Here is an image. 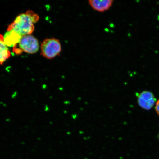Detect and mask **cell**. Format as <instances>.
I'll use <instances>...</instances> for the list:
<instances>
[{"instance_id": "cell-1", "label": "cell", "mask_w": 159, "mask_h": 159, "mask_svg": "<svg viewBox=\"0 0 159 159\" xmlns=\"http://www.w3.org/2000/svg\"><path fill=\"white\" fill-rule=\"evenodd\" d=\"M39 19L38 15L29 10L26 13L18 16L14 21L9 25L7 31L13 30L22 37L31 35L34 30V24L36 23Z\"/></svg>"}, {"instance_id": "cell-2", "label": "cell", "mask_w": 159, "mask_h": 159, "mask_svg": "<svg viewBox=\"0 0 159 159\" xmlns=\"http://www.w3.org/2000/svg\"><path fill=\"white\" fill-rule=\"evenodd\" d=\"M19 44V48H13V51L16 54H20L25 52L33 54L36 53L39 48L38 40L31 35H27L22 37Z\"/></svg>"}, {"instance_id": "cell-3", "label": "cell", "mask_w": 159, "mask_h": 159, "mask_svg": "<svg viewBox=\"0 0 159 159\" xmlns=\"http://www.w3.org/2000/svg\"><path fill=\"white\" fill-rule=\"evenodd\" d=\"M61 51V43L58 39H46L41 43V55L47 59L55 58L60 54Z\"/></svg>"}, {"instance_id": "cell-4", "label": "cell", "mask_w": 159, "mask_h": 159, "mask_svg": "<svg viewBox=\"0 0 159 159\" xmlns=\"http://www.w3.org/2000/svg\"><path fill=\"white\" fill-rule=\"evenodd\" d=\"M137 102L141 108L145 110H149L154 106L156 102V98L152 92L144 91L138 94Z\"/></svg>"}, {"instance_id": "cell-5", "label": "cell", "mask_w": 159, "mask_h": 159, "mask_svg": "<svg viewBox=\"0 0 159 159\" xmlns=\"http://www.w3.org/2000/svg\"><path fill=\"white\" fill-rule=\"evenodd\" d=\"M114 2L113 0H89L88 3L94 11L103 13L110 9Z\"/></svg>"}, {"instance_id": "cell-6", "label": "cell", "mask_w": 159, "mask_h": 159, "mask_svg": "<svg viewBox=\"0 0 159 159\" xmlns=\"http://www.w3.org/2000/svg\"><path fill=\"white\" fill-rule=\"evenodd\" d=\"M22 36L15 31H7L4 36V41L7 47H15L19 43Z\"/></svg>"}, {"instance_id": "cell-7", "label": "cell", "mask_w": 159, "mask_h": 159, "mask_svg": "<svg viewBox=\"0 0 159 159\" xmlns=\"http://www.w3.org/2000/svg\"><path fill=\"white\" fill-rule=\"evenodd\" d=\"M11 55V52L4 41L3 35L0 34V64L3 65Z\"/></svg>"}, {"instance_id": "cell-8", "label": "cell", "mask_w": 159, "mask_h": 159, "mask_svg": "<svg viewBox=\"0 0 159 159\" xmlns=\"http://www.w3.org/2000/svg\"><path fill=\"white\" fill-rule=\"evenodd\" d=\"M155 110L158 115H159V99L157 101L156 106H155Z\"/></svg>"}, {"instance_id": "cell-9", "label": "cell", "mask_w": 159, "mask_h": 159, "mask_svg": "<svg viewBox=\"0 0 159 159\" xmlns=\"http://www.w3.org/2000/svg\"><path fill=\"white\" fill-rule=\"evenodd\" d=\"M158 139H159V134L158 135Z\"/></svg>"}]
</instances>
